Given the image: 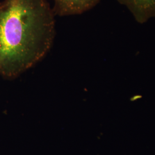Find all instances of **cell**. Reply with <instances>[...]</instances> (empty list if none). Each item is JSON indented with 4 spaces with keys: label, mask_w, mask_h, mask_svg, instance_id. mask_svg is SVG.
I'll return each mask as SVG.
<instances>
[{
    "label": "cell",
    "mask_w": 155,
    "mask_h": 155,
    "mask_svg": "<svg viewBox=\"0 0 155 155\" xmlns=\"http://www.w3.org/2000/svg\"><path fill=\"white\" fill-rule=\"evenodd\" d=\"M140 98H141V96H140V95H136V96H134V97H133L131 98V100L133 101H135V100H137V99Z\"/></svg>",
    "instance_id": "cell-4"
},
{
    "label": "cell",
    "mask_w": 155,
    "mask_h": 155,
    "mask_svg": "<svg viewBox=\"0 0 155 155\" xmlns=\"http://www.w3.org/2000/svg\"><path fill=\"white\" fill-rule=\"evenodd\" d=\"M130 12L137 22L143 24L155 18V0H116Z\"/></svg>",
    "instance_id": "cell-3"
},
{
    "label": "cell",
    "mask_w": 155,
    "mask_h": 155,
    "mask_svg": "<svg viewBox=\"0 0 155 155\" xmlns=\"http://www.w3.org/2000/svg\"><path fill=\"white\" fill-rule=\"evenodd\" d=\"M47 0L0 1V77L16 79L43 59L55 37Z\"/></svg>",
    "instance_id": "cell-1"
},
{
    "label": "cell",
    "mask_w": 155,
    "mask_h": 155,
    "mask_svg": "<svg viewBox=\"0 0 155 155\" xmlns=\"http://www.w3.org/2000/svg\"><path fill=\"white\" fill-rule=\"evenodd\" d=\"M102 0H54L55 15L68 16L82 14L92 9Z\"/></svg>",
    "instance_id": "cell-2"
}]
</instances>
